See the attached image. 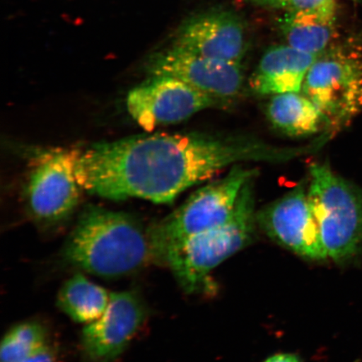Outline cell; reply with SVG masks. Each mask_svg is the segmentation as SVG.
<instances>
[{"label":"cell","mask_w":362,"mask_h":362,"mask_svg":"<svg viewBox=\"0 0 362 362\" xmlns=\"http://www.w3.org/2000/svg\"><path fill=\"white\" fill-rule=\"evenodd\" d=\"M47 329L29 321L8 330L0 347V362H20L30 358L49 346Z\"/></svg>","instance_id":"17"},{"label":"cell","mask_w":362,"mask_h":362,"mask_svg":"<svg viewBox=\"0 0 362 362\" xmlns=\"http://www.w3.org/2000/svg\"><path fill=\"white\" fill-rule=\"evenodd\" d=\"M146 308L133 291L111 293L110 304L100 318L81 332V347L92 362H111L123 353L141 327Z\"/></svg>","instance_id":"11"},{"label":"cell","mask_w":362,"mask_h":362,"mask_svg":"<svg viewBox=\"0 0 362 362\" xmlns=\"http://www.w3.org/2000/svg\"><path fill=\"white\" fill-rule=\"evenodd\" d=\"M238 160V144L229 135H139L80 151L76 175L83 189L98 197L170 204Z\"/></svg>","instance_id":"1"},{"label":"cell","mask_w":362,"mask_h":362,"mask_svg":"<svg viewBox=\"0 0 362 362\" xmlns=\"http://www.w3.org/2000/svg\"><path fill=\"white\" fill-rule=\"evenodd\" d=\"M257 170L243 165L232 167L225 177L199 189L182 206L148 228L153 261L185 240L226 223L233 215L244 185Z\"/></svg>","instance_id":"5"},{"label":"cell","mask_w":362,"mask_h":362,"mask_svg":"<svg viewBox=\"0 0 362 362\" xmlns=\"http://www.w3.org/2000/svg\"><path fill=\"white\" fill-rule=\"evenodd\" d=\"M249 1L262 4V6H275V7H283L284 8L285 4L287 3V0H249Z\"/></svg>","instance_id":"21"},{"label":"cell","mask_w":362,"mask_h":362,"mask_svg":"<svg viewBox=\"0 0 362 362\" xmlns=\"http://www.w3.org/2000/svg\"><path fill=\"white\" fill-rule=\"evenodd\" d=\"M316 58L288 45L271 47L249 79V88L260 97L301 93L308 71Z\"/></svg>","instance_id":"13"},{"label":"cell","mask_w":362,"mask_h":362,"mask_svg":"<svg viewBox=\"0 0 362 362\" xmlns=\"http://www.w3.org/2000/svg\"><path fill=\"white\" fill-rule=\"evenodd\" d=\"M255 181L244 185L226 223L185 240L163 257L161 264L173 272L185 292L200 291L212 270L252 241L257 224Z\"/></svg>","instance_id":"3"},{"label":"cell","mask_w":362,"mask_h":362,"mask_svg":"<svg viewBox=\"0 0 362 362\" xmlns=\"http://www.w3.org/2000/svg\"><path fill=\"white\" fill-rule=\"evenodd\" d=\"M56 358V350L52 346H49L47 349L40 352L39 354L20 362H55Z\"/></svg>","instance_id":"19"},{"label":"cell","mask_w":362,"mask_h":362,"mask_svg":"<svg viewBox=\"0 0 362 362\" xmlns=\"http://www.w3.org/2000/svg\"><path fill=\"white\" fill-rule=\"evenodd\" d=\"M76 149L52 148L39 153L27 187V203L33 219L45 226L69 217L80 200L76 175Z\"/></svg>","instance_id":"7"},{"label":"cell","mask_w":362,"mask_h":362,"mask_svg":"<svg viewBox=\"0 0 362 362\" xmlns=\"http://www.w3.org/2000/svg\"><path fill=\"white\" fill-rule=\"evenodd\" d=\"M301 93L310 99L336 135L362 110V52L355 45L334 43L317 57Z\"/></svg>","instance_id":"6"},{"label":"cell","mask_w":362,"mask_h":362,"mask_svg":"<svg viewBox=\"0 0 362 362\" xmlns=\"http://www.w3.org/2000/svg\"><path fill=\"white\" fill-rule=\"evenodd\" d=\"M67 264L105 279L132 274L153 261L148 229L134 217L88 207L63 249Z\"/></svg>","instance_id":"2"},{"label":"cell","mask_w":362,"mask_h":362,"mask_svg":"<svg viewBox=\"0 0 362 362\" xmlns=\"http://www.w3.org/2000/svg\"><path fill=\"white\" fill-rule=\"evenodd\" d=\"M257 224L280 245L307 259H327L305 181L256 214Z\"/></svg>","instance_id":"9"},{"label":"cell","mask_w":362,"mask_h":362,"mask_svg":"<svg viewBox=\"0 0 362 362\" xmlns=\"http://www.w3.org/2000/svg\"><path fill=\"white\" fill-rule=\"evenodd\" d=\"M265 115L276 130L288 137H309L329 131L322 112L302 93L272 96Z\"/></svg>","instance_id":"14"},{"label":"cell","mask_w":362,"mask_h":362,"mask_svg":"<svg viewBox=\"0 0 362 362\" xmlns=\"http://www.w3.org/2000/svg\"><path fill=\"white\" fill-rule=\"evenodd\" d=\"M264 362H301L298 357L296 355L286 354V353H281V354L274 355L269 357Z\"/></svg>","instance_id":"20"},{"label":"cell","mask_w":362,"mask_h":362,"mask_svg":"<svg viewBox=\"0 0 362 362\" xmlns=\"http://www.w3.org/2000/svg\"><path fill=\"white\" fill-rule=\"evenodd\" d=\"M111 293L78 274L62 285L57 304L75 322L88 325L100 318L105 312Z\"/></svg>","instance_id":"16"},{"label":"cell","mask_w":362,"mask_h":362,"mask_svg":"<svg viewBox=\"0 0 362 362\" xmlns=\"http://www.w3.org/2000/svg\"><path fill=\"white\" fill-rule=\"evenodd\" d=\"M334 20L314 13L287 12L280 21V28L287 45L319 57L334 44Z\"/></svg>","instance_id":"15"},{"label":"cell","mask_w":362,"mask_h":362,"mask_svg":"<svg viewBox=\"0 0 362 362\" xmlns=\"http://www.w3.org/2000/svg\"><path fill=\"white\" fill-rule=\"evenodd\" d=\"M309 170L308 194L327 259L349 261L362 248V189L327 163H312Z\"/></svg>","instance_id":"4"},{"label":"cell","mask_w":362,"mask_h":362,"mask_svg":"<svg viewBox=\"0 0 362 362\" xmlns=\"http://www.w3.org/2000/svg\"><path fill=\"white\" fill-rule=\"evenodd\" d=\"M147 67L151 76H171L228 103L242 94L245 83L242 64L197 55L177 45L157 54Z\"/></svg>","instance_id":"10"},{"label":"cell","mask_w":362,"mask_h":362,"mask_svg":"<svg viewBox=\"0 0 362 362\" xmlns=\"http://www.w3.org/2000/svg\"><path fill=\"white\" fill-rule=\"evenodd\" d=\"M288 12L314 13L336 19V0H287Z\"/></svg>","instance_id":"18"},{"label":"cell","mask_w":362,"mask_h":362,"mask_svg":"<svg viewBox=\"0 0 362 362\" xmlns=\"http://www.w3.org/2000/svg\"><path fill=\"white\" fill-rule=\"evenodd\" d=\"M228 104L167 76H151L131 90L127 98L129 115L148 132L158 126L180 123L199 112Z\"/></svg>","instance_id":"8"},{"label":"cell","mask_w":362,"mask_h":362,"mask_svg":"<svg viewBox=\"0 0 362 362\" xmlns=\"http://www.w3.org/2000/svg\"><path fill=\"white\" fill-rule=\"evenodd\" d=\"M175 45L197 55L242 64L247 51L245 26L235 13L215 11L185 25Z\"/></svg>","instance_id":"12"}]
</instances>
